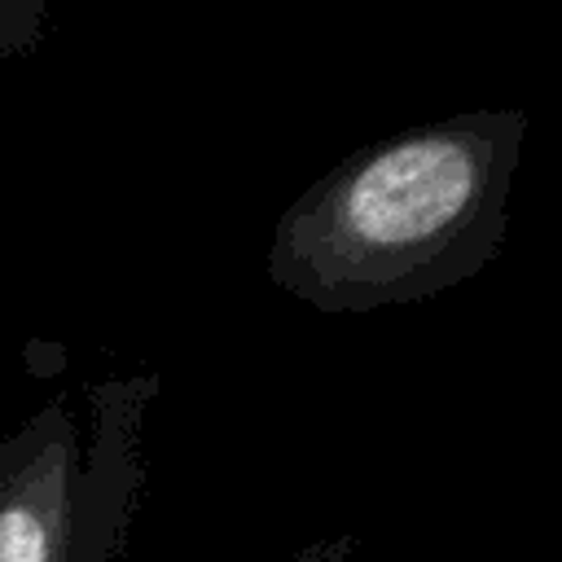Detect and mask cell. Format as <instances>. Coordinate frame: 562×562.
<instances>
[{
    "mask_svg": "<svg viewBox=\"0 0 562 562\" xmlns=\"http://www.w3.org/2000/svg\"><path fill=\"white\" fill-rule=\"evenodd\" d=\"M522 140L518 105H479L360 145L281 211L268 281L325 316H369L470 281L509 241Z\"/></svg>",
    "mask_w": 562,
    "mask_h": 562,
    "instance_id": "obj_1",
    "label": "cell"
},
{
    "mask_svg": "<svg viewBox=\"0 0 562 562\" xmlns=\"http://www.w3.org/2000/svg\"><path fill=\"white\" fill-rule=\"evenodd\" d=\"M158 373L88 386V439L53 391L0 435V562H119L145 487L140 430Z\"/></svg>",
    "mask_w": 562,
    "mask_h": 562,
    "instance_id": "obj_2",
    "label": "cell"
},
{
    "mask_svg": "<svg viewBox=\"0 0 562 562\" xmlns=\"http://www.w3.org/2000/svg\"><path fill=\"white\" fill-rule=\"evenodd\" d=\"M48 31V9L40 0H4L0 4V57L26 53L44 40Z\"/></svg>",
    "mask_w": 562,
    "mask_h": 562,
    "instance_id": "obj_3",
    "label": "cell"
},
{
    "mask_svg": "<svg viewBox=\"0 0 562 562\" xmlns=\"http://www.w3.org/2000/svg\"><path fill=\"white\" fill-rule=\"evenodd\" d=\"M351 553H356V536L338 531V536H321V540L294 549L285 562H351Z\"/></svg>",
    "mask_w": 562,
    "mask_h": 562,
    "instance_id": "obj_4",
    "label": "cell"
}]
</instances>
